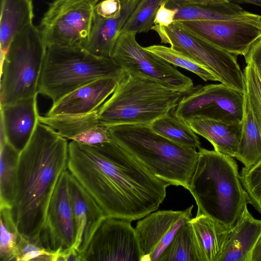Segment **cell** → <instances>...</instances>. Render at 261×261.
Returning <instances> with one entry per match:
<instances>
[{
	"instance_id": "obj_27",
	"label": "cell",
	"mask_w": 261,
	"mask_h": 261,
	"mask_svg": "<svg viewBox=\"0 0 261 261\" xmlns=\"http://www.w3.org/2000/svg\"><path fill=\"white\" fill-rule=\"evenodd\" d=\"M151 128L158 134L180 145L199 148L200 142L189 125L171 112L153 121Z\"/></svg>"
},
{
	"instance_id": "obj_18",
	"label": "cell",
	"mask_w": 261,
	"mask_h": 261,
	"mask_svg": "<svg viewBox=\"0 0 261 261\" xmlns=\"http://www.w3.org/2000/svg\"><path fill=\"white\" fill-rule=\"evenodd\" d=\"M37 95L1 106V126L7 142L19 152L30 140L39 122Z\"/></svg>"
},
{
	"instance_id": "obj_29",
	"label": "cell",
	"mask_w": 261,
	"mask_h": 261,
	"mask_svg": "<svg viewBox=\"0 0 261 261\" xmlns=\"http://www.w3.org/2000/svg\"><path fill=\"white\" fill-rule=\"evenodd\" d=\"M144 48L175 67H179L194 73L204 81L219 82L218 77L205 66L171 47L152 45Z\"/></svg>"
},
{
	"instance_id": "obj_38",
	"label": "cell",
	"mask_w": 261,
	"mask_h": 261,
	"mask_svg": "<svg viewBox=\"0 0 261 261\" xmlns=\"http://www.w3.org/2000/svg\"><path fill=\"white\" fill-rule=\"evenodd\" d=\"M177 9L169 8L165 6V0L158 8L153 21L154 25L168 27L173 23Z\"/></svg>"
},
{
	"instance_id": "obj_26",
	"label": "cell",
	"mask_w": 261,
	"mask_h": 261,
	"mask_svg": "<svg viewBox=\"0 0 261 261\" xmlns=\"http://www.w3.org/2000/svg\"><path fill=\"white\" fill-rule=\"evenodd\" d=\"M98 110L81 115L55 116H39V122L44 123L67 139L77 136L99 124Z\"/></svg>"
},
{
	"instance_id": "obj_7",
	"label": "cell",
	"mask_w": 261,
	"mask_h": 261,
	"mask_svg": "<svg viewBox=\"0 0 261 261\" xmlns=\"http://www.w3.org/2000/svg\"><path fill=\"white\" fill-rule=\"evenodd\" d=\"M47 47L33 23L18 34L1 57V106L38 94Z\"/></svg>"
},
{
	"instance_id": "obj_8",
	"label": "cell",
	"mask_w": 261,
	"mask_h": 261,
	"mask_svg": "<svg viewBox=\"0 0 261 261\" xmlns=\"http://www.w3.org/2000/svg\"><path fill=\"white\" fill-rule=\"evenodd\" d=\"M151 30L158 33L162 43L169 44L172 48L205 66L219 82L245 92L243 71L236 55L211 44L174 22L168 27L154 25Z\"/></svg>"
},
{
	"instance_id": "obj_19",
	"label": "cell",
	"mask_w": 261,
	"mask_h": 261,
	"mask_svg": "<svg viewBox=\"0 0 261 261\" xmlns=\"http://www.w3.org/2000/svg\"><path fill=\"white\" fill-rule=\"evenodd\" d=\"M140 0H122L121 15L107 18L94 12L90 32L81 45L87 51L99 57L111 58L113 50L121 30Z\"/></svg>"
},
{
	"instance_id": "obj_28",
	"label": "cell",
	"mask_w": 261,
	"mask_h": 261,
	"mask_svg": "<svg viewBox=\"0 0 261 261\" xmlns=\"http://www.w3.org/2000/svg\"><path fill=\"white\" fill-rule=\"evenodd\" d=\"M19 154L7 141L1 143L0 208H11Z\"/></svg>"
},
{
	"instance_id": "obj_13",
	"label": "cell",
	"mask_w": 261,
	"mask_h": 261,
	"mask_svg": "<svg viewBox=\"0 0 261 261\" xmlns=\"http://www.w3.org/2000/svg\"><path fill=\"white\" fill-rule=\"evenodd\" d=\"M132 221L107 217L82 254V261H141V253Z\"/></svg>"
},
{
	"instance_id": "obj_42",
	"label": "cell",
	"mask_w": 261,
	"mask_h": 261,
	"mask_svg": "<svg viewBox=\"0 0 261 261\" xmlns=\"http://www.w3.org/2000/svg\"><path fill=\"white\" fill-rule=\"evenodd\" d=\"M234 3H245L258 6L261 7V0H229Z\"/></svg>"
},
{
	"instance_id": "obj_31",
	"label": "cell",
	"mask_w": 261,
	"mask_h": 261,
	"mask_svg": "<svg viewBox=\"0 0 261 261\" xmlns=\"http://www.w3.org/2000/svg\"><path fill=\"white\" fill-rule=\"evenodd\" d=\"M165 0H140L124 23L121 32L147 33L153 26L155 13Z\"/></svg>"
},
{
	"instance_id": "obj_17",
	"label": "cell",
	"mask_w": 261,
	"mask_h": 261,
	"mask_svg": "<svg viewBox=\"0 0 261 261\" xmlns=\"http://www.w3.org/2000/svg\"><path fill=\"white\" fill-rule=\"evenodd\" d=\"M69 189L76 225L73 247L82 257L92 237L107 216L92 196L70 173Z\"/></svg>"
},
{
	"instance_id": "obj_10",
	"label": "cell",
	"mask_w": 261,
	"mask_h": 261,
	"mask_svg": "<svg viewBox=\"0 0 261 261\" xmlns=\"http://www.w3.org/2000/svg\"><path fill=\"white\" fill-rule=\"evenodd\" d=\"M136 34L120 32L111 58L126 73L148 77L171 89L190 92L194 87L192 80L174 65L146 50L137 41Z\"/></svg>"
},
{
	"instance_id": "obj_4",
	"label": "cell",
	"mask_w": 261,
	"mask_h": 261,
	"mask_svg": "<svg viewBox=\"0 0 261 261\" xmlns=\"http://www.w3.org/2000/svg\"><path fill=\"white\" fill-rule=\"evenodd\" d=\"M110 139L138 161L150 173L169 185L188 189L198 151L172 141L149 125L109 126Z\"/></svg>"
},
{
	"instance_id": "obj_24",
	"label": "cell",
	"mask_w": 261,
	"mask_h": 261,
	"mask_svg": "<svg viewBox=\"0 0 261 261\" xmlns=\"http://www.w3.org/2000/svg\"><path fill=\"white\" fill-rule=\"evenodd\" d=\"M235 158L246 168L261 159V117L245 93L241 135Z\"/></svg>"
},
{
	"instance_id": "obj_20",
	"label": "cell",
	"mask_w": 261,
	"mask_h": 261,
	"mask_svg": "<svg viewBox=\"0 0 261 261\" xmlns=\"http://www.w3.org/2000/svg\"><path fill=\"white\" fill-rule=\"evenodd\" d=\"M188 222L197 261H219L231 228L200 213Z\"/></svg>"
},
{
	"instance_id": "obj_32",
	"label": "cell",
	"mask_w": 261,
	"mask_h": 261,
	"mask_svg": "<svg viewBox=\"0 0 261 261\" xmlns=\"http://www.w3.org/2000/svg\"><path fill=\"white\" fill-rule=\"evenodd\" d=\"M11 208H0V260H16L17 237L19 232L14 221Z\"/></svg>"
},
{
	"instance_id": "obj_6",
	"label": "cell",
	"mask_w": 261,
	"mask_h": 261,
	"mask_svg": "<svg viewBox=\"0 0 261 261\" xmlns=\"http://www.w3.org/2000/svg\"><path fill=\"white\" fill-rule=\"evenodd\" d=\"M125 74L112 58L96 56L81 45L47 48L38 92L53 102L76 89L101 78L120 80Z\"/></svg>"
},
{
	"instance_id": "obj_35",
	"label": "cell",
	"mask_w": 261,
	"mask_h": 261,
	"mask_svg": "<svg viewBox=\"0 0 261 261\" xmlns=\"http://www.w3.org/2000/svg\"><path fill=\"white\" fill-rule=\"evenodd\" d=\"M246 63L243 71L245 93L261 117V74L253 64Z\"/></svg>"
},
{
	"instance_id": "obj_1",
	"label": "cell",
	"mask_w": 261,
	"mask_h": 261,
	"mask_svg": "<svg viewBox=\"0 0 261 261\" xmlns=\"http://www.w3.org/2000/svg\"><path fill=\"white\" fill-rule=\"evenodd\" d=\"M67 169L107 217L132 221L156 211L170 186L111 140L93 146L71 140Z\"/></svg>"
},
{
	"instance_id": "obj_33",
	"label": "cell",
	"mask_w": 261,
	"mask_h": 261,
	"mask_svg": "<svg viewBox=\"0 0 261 261\" xmlns=\"http://www.w3.org/2000/svg\"><path fill=\"white\" fill-rule=\"evenodd\" d=\"M240 178L248 203L261 214V159L249 167H243Z\"/></svg>"
},
{
	"instance_id": "obj_15",
	"label": "cell",
	"mask_w": 261,
	"mask_h": 261,
	"mask_svg": "<svg viewBox=\"0 0 261 261\" xmlns=\"http://www.w3.org/2000/svg\"><path fill=\"white\" fill-rule=\"evenodd\" d=\"M193 205L183 211L153 212L138 221L135 228L141 261H158L180 227L191 219Z\"/></svg>"
},
{
	"instance_id": "obj_14",
	"label": "cell",
	"mask_w": 261,
	"mask_h": 261,
	"mask_svg": "<svg viewBox=\"0 0 261 261\" xmlns=\"http://www.w3.org/2000/svg\"><path fill=\"white\" fill-rule=\"evenodd\" d=\"M70 172L61 175L51 197L40 244L45 250L59 253L72 247L76 237V225L69 189Z\"/></svg>"
},
{
	"instance_id": "obj_25",
	"label": "cell",
	"mask_w": 261,
	"mask_h": 261,
	"mask_svg": "<svg viewBox=\"0 0 261 261\" xmlns=\"http://www.w3.org/2000/svg\"><path fill=\"white\" fill-rule=\"evenodd\" d=\"M34 17L32 0H1V54L5 55L14 37L33 23Z\"/></svg>"
},
{
	"instance_id": "obj_12",
	"label": "cell",
	"mask_w": 261,
	"mask_h": 261,
	"mask_svg": "<svg viewBox=\"0 0 261 261\" xmlns=\"http://www.w3.org/2000/svg\"><path fill=\"white\" fill-rule=\"evenodd\" d=\"M174 22L211 44L236 56H245L261 38V19L240 18Z\"/></svg>"
},
{
	"instance_id": "obj_36",
	"label": "cell",
	"mask_w": 261,
	"mask_h": 261,
	"mask_svg": "<svg viewBox=\"0 0 261 261\" xmlns=\"http://www.w3.org/2000/svg\"><path fill=\"white\" fill-rule=\"evenodd\" d=\"M80 144L93 146L111 141L108 127L99 125L74 137L72 140Z\"/></svg>"
},
{
	"instance_id": "obj_34",
	"label": "cell",
	"mask_w": 261,
	"mask_h": 261,
	"mask_svg": "<svg viewBox=\"0 0 261 261\" xmlns=\"http://www.w3.org/2000/svg\"><path fill=\"white\" fill-rule=\"evenodd\" d=\"M17 254L16 261H55L56 253H53L32 243L19 232L17 237Z\"/></svg>"
},
{
	"instance_id": "obj_2",
	"label": "cell",
	"mask_w": 261,
	"mask_h": 261,
	"mask_svg": "<svg viewBox=\"0 0 261 261\" xmlns=\"http://www.w3.org/2000/svg\"><path fill=\"white\" fill-rule=\"evenodd\" d=\"M68 144L67 139L38 122L19 154L12 215L18 232L40 246L51 197L61 175L67 169Z\"/></svg>"
},
{
	"instance_id": "obj_37",
	"label": "cell",
	"mask_w": 261,
	"mask_h": 261,
	"mask_svg": "<svg viewBox=\"0 0 261 261\" xmlns=\"http://www.w3.org/2000/svg\"><path fill=\"white\" fill-rule=\"evenodd\" d=\"M122 0H102L96 6L95 13L107 18L119 17L122 12Z\"/></svg>"
},
{
	"instance_id": "obj_21",
	"label": "cell",
	"mask_w": 261,
	"mask_h": 261,
	"mask_svg": "<svg viewBox=\"0 0 261 261\" xmlns=\"http://www.w3.org/2000/svg\"><path fill=\"white\" fill-rule=\"evenodd\" d=\"M260 237L261 219L253 217L246 206L231 228L219 261H252Z\"/></svg>"
},
{
	"instance_id": "obj_5",
	"label": "cell",
	"mask_w": 261,
	"mask_h": 261,
	"mask_svg": "<svg viewBox=\"0 0 261 261\" xmlns=\"http://www.w3.org/2000/svg\"><path fill=\"white\" fill-rule=\"evenodd\" d=\"M186 93L139 74L126 73L98 110L100 125H150L172 112Z\"/></svg>"
},
{
	"instance_id": "obj_40",
	"label": "cell",
	"mask_w": 261,
	"mask_h": 261,
	"mask_svg": "<svg viewBox=\"0 0 261 261\" xmlns=\"http://www.w3.org/2000/svg\"><path fill=\"white\" fill-rule=\"evenodd\" d=\"M252 261H261V237L253 250Z\"/></svg>"
},
{
	"instance_id": "obj_41",
	"label": "cell",
	"mask_w": 261,
	"mask_h": 261,
	"mask_svg": "<svg viewBox=\"0 0 261 261\" xmlns=\"http://www.w3.org/2000/svg\"><path fill=\"white\" fill-rule=\"evenodd\" d=\"M187 3L191 4H210L230 2L229 0H181Z\"/></svg>"
},
{
	"instance_id": "obj_9",
	"label": "cell",
	"mask_w": 261,
	"mask_h": 261,
	"mask_svg": "<svg viewBox=\"0 0 261 261\" xmlns=\"http://www.w3.org/2000/svg\"><path fill=\"white\" fill-rule=\"evenodd\" d=\"M102 0H54L39 30L47 48L82 45L87 39L95 8Z\"/></svg>"
},
{
	"instance_id": "obj_22",
	"label": "cell",
	"mask_w": 261,
	"mask_h": 261,
	"mask_svg": "<svg viewBox=\"0 0 261 261\" xmlns=\"http://www.w3.org/2000/svg\"><path fill=\"white\" fill-rule=\"evenodd\" d=\"M166 7L176 9L174 21L213 20L240 18L261 19V16L244 10L236 3H187L181 0H165Z\"/></svg>"
},
{
	"instance_id": "obj_23",
	"label": "cell",
	"mask_w": 261,
	"mask_h": 261,
	"mask_svg": "<svg viewBox=\"0 0 261 261\" xmlns=\"http://www.w3.org/2000/svg\"><path fill=\"white\" fill-rule=\"evenodd\" d=\"M194 132L213 146L214 150L235 158L241 138L242 122L198 118L186 122Z\"/></svg>"
},
{
	"instance_id": "obj_30",
	"label": "cell",
	"mask_w": 261,
	"mask_h": 261,
	"mask_svg": "<svg viewBox=\"0 0 261 261\" xmlns=\"http://www.w3.org/2000/svg\"><path fill=\"white\" fill-rule=\"evenodd\" d=\"M188 221L180 227L158 261H197Z\"/></svg>"
},
{
	"instance_id": "obj_3",
	"label": "cell",
	"mask_w": 261,
	"mask_h": 261,
	"mask_svg": "<svg viewBox=\"0 0 261 261\" xmlns=\"http://www.w3.org/2000/svg\"><path fill=\"white\" fill-rule=\"evenodd\" d=\"M188 190L198 206L197 213L230 228L248 203L233 158L200 147Z\"/></svg>"
},
{
	"instance_id": "obj_11",
	"label": "cell",
	"mask_w": 261,
	"mask_h": 261,
	"mask_svg": "<svg viewBox=\"0 0 261 261\" xmlns=\"http://www.w3.org/2000/svg\"><path fill=\"white\" fill-rule=\"evenodd\" d=\"M245 92L222 83L199 85L186 94L174 110V115L187 122L204 118L242 122Z\"/></svg>"
},
{
	"instance_id": "obj_16",
	"label": "cell",
	"mask_w": 261,
	"mask_h": 261,
	"mask_svg": "<svg viewBox=\"0 0 261 261\" xmlns=\"http://www.w3.org/2000/svg\"><path fill=\"white\" fill-rule=\"evenodd\" d=\"M119 81L105 77L87 83L53 102L45 115H81L97 111L112 94Z\"/></svg>"
},
{
	"instance_id": "obj_39",
	"label": "cell",
	"mask_w": 261,
	"mask_h": 261,
	"mask_svg": "<svg viewBox=\"0 0 261 261\" xmlns=\"http://www.w3.org/2000/svg\"><path fill=\"white\" fill-rule=\"evenodd\" d=\"M244 57L246 63L253 64L261 74V38L254 43Z\"/></svg>"
}]
</instances>
